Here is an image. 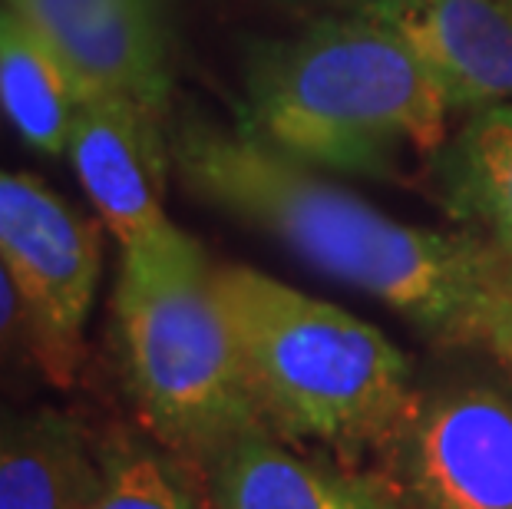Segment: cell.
Masks as SVG:
<instances>
[{"instance_id":"obj_1","label":"cell","mask_w":512,"mask_h":509,"mask_svg":"<svg viewBox=\"0 0 512 509\" xmlns=\"http://www.w3.org/2000/svg\"><path fill=\"white\" fill-rule=\"evenodd\" d=\"M169 159L195 196L278 238L324 275L367 291L446 344H489L509 258L476 235L394 222L245 126L185 119Z\"/></svg>"},{"instance_id":"obj_2","label":"cell","mask_w":512,"mask_h":509,"mask_svg":"<svg viewBox=\"0 0 512 509\" xmlns=\"http://www.w3.org/2000/svg\"><path fill=\"white\" fill-rule=\"evenodd\" d=\"M215 291L265 427L344 470L377 463L417 397L407 357L344 308L255 268L215 265Z\"/></svg>"},{"instance_id":"obj_3","label":"cell","mask_w":512,"mask_h":509,"mask_svg":"<svg viewBox=\"0 0 512 509\" xmlns=\"http://www.w3.org/2000/svg\"><path fill=\"white\" fill-rule=\"evenodd\" d=\"M245 90L248 133L351 176H387L403 156L437 153L450 113L417 53L364 14L258 50Z\"/></svg>"},{"instance_id":"obj_4","label":"cell","mask_w":512,"mask_h":509,"mask_svg":"<svg viewBox=\"0 0 512 509\" xmlns=\"http://www.w3.org/2000/svg\"><path fill=\"white\" fill-rule=\"evenodd\" d=\"M116 324L139 420L185 470L202 473L228 440L265 427L215 291V265L176 222L123 248Z\"/></svg>"},{"instance_id":"obj_5","label":"cell","mask_w":512,"mask_h":509,"mask_svg":"<svg viewBox=\"0 0 512 509\" xmlns=\"http://www.w3.org/2000/svg\"><path fill=\"white\" fill-rule=\"evenodd\" d=\"M0 262L27 308L40 377L73 387L103 272L100 222L27 172L0 169Z\"/></svg>"},{"instance_id":"obj_6","label":"cell","mask_w":512,"mask_h":509,"mask_svg":"<svg viewBox=\"0 0 512 509\" xmlns=\"http://www.w3.org/2000/svg\"><path fill=\"white\" fill-rule=\"evenodd\" d=\"M374 467L397 509H512V400L489 387L413 397Z\"/></svg>"},{"instance_id":"obj_7","label":"cell","mask_w":512,"mask_h":509,"mask_svg":"<svg viewBox=\"0 0 512 509\" xmlns=\"http://www.w3.org/2000/svg\"><path fill=\"white\" fill-rule=\"evenodd\" d=\"M60 53L86 96L136 103L166 123L169 67L156 0H7Z\"/></svg>"},{"instance_id":"obj_8","label":"cell","mask_w":512,"mask_h":509,"mask_svg":"<svg viewBox=\"0 0 512 509\" xmlns=\"http://www.w3.org/2000/svg\"><path fill=\"white\" fill-rule=\"evenodd\" d=\"M63 156L119 248L143 245L172 225L162 209L169 146L159 119L136 103L106 93L86 96Z\"/></svg>"},{"instance_id":"obj_9","label":"cell","mask_w":512,"mask_h":509,"mask_svg":"<svg viewBox=\"0 0 512 509\" xmlns=\"http://www.w3.org/2000/svg\"><path fill=\"white\" fill-rule=\"evenodd\" d=\"M361 14L417 53L450 110L512 100V0H367Z\"/></svg>"},{"instance_id":"obj_10","label":"cell","mask_w":512,"mask_h":509,"mask_svg":"<svg viewBox=\"0 0 512 509\" xmlns=\"http://www.w3.org/2000/svg\"><path fill=\"white\" fill-rule=\"evenodd\" d=\"M205 509H397L367 476L291 450L268 427H248L205 463Z\"/></svg>"},{"instance_id":"obj_11","label":"cell","mask_w":512,"mask_h":509,"mask_svg":"<svg viewBox=\"0 0 512 509\" xmlns=\"http://www.w3.org/2000/svg\"><path fill=\"white\" fill-rule=\"evenodd\" d=\"M96 447L57 410L0 424V509H90Z\"/></svg>"},{"instance_id":"obj_12","label":"cell","mask_w":512,"mask_h":509,"mask_svg":"<svg viewBox=\"0 0 512 509\" xmlns=\"http://www.w3.org/2000/svg\"><path fill=\"white\" fill-rule=\"evenodd\" d=\"M86 90L63 57L17 14L0 10V110L30 146L67 153L73 116Z\"/></svg>"},{"instance_id":"obj_13","label":"cell","mask_w":512,"mask_h":509,"mask_svg":"<svg viewBox=\"0 0 512 509\" xmlns=\"http://www.w3.org/2000/svg\"><path fill=\"white\" fill-rule=\"evenodd\" d=\"M453 209L512 262V106H483L443 153Z\"/></svg>"},{"instance_id":"obj_14","label":"cell","mask_w":512,"mask_h":509,"mask_svg":"<svg viewBox=\"0 0 512 509\" xmlns=\"http://www.w3.org/2000/svg\"><path fill=\"white\" fill-rule=\"evenodd\" d=\"M185 467L136 433H110L96 447L90 509H205L185 483Z\"/></svg>"},{"instance_id":"obj_15","label":"cell","mask_w":512,"mask_h":509,"mask_svg":"<svg viewBox=\"0 0 512 509\" xmlns=\"http://www.w3.org/2000/svg\"><path fill=\"white\" fill-rule=\"evenodd\" d=\"M20 364H30L40 374L27 308L20 301L4 262H0V384H7L10 374H17Z\"/></svg>"},{"instance_id":"obj_16","label":"cell","mask_w":512,"mask_h":509,"mask_svg":"<svg viewBox=\"0 0 512 509\" xmlns=\"http://www.w3.org/2000/svg\"><path fill=\"white\" fill-rule=\"evenodd\" d=\"M489 348L496 354H503V361L512 367V262H509L503 305H499V314H496V328H493V338H489Z\"/></svg>"}]
</instances>
